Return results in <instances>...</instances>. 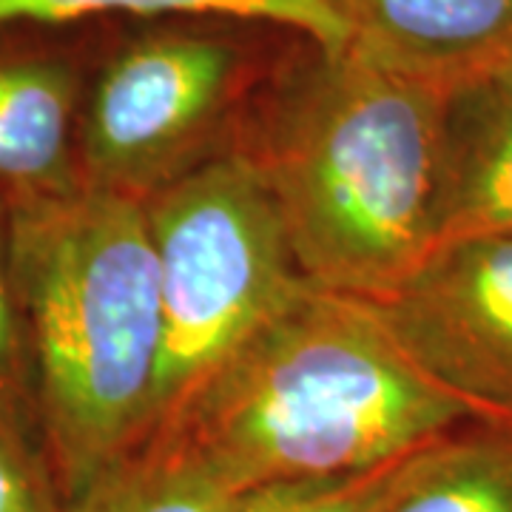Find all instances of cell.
<instances>
[{"instance_id":"5bb4252c","label":"cell","mask_w":512,"mask_h":512,"mask_svg":"<svg viewBox=\"0 0 512 512\" xmlns=\"http://www.w3.org/2000/svg\"><path fill=\"white\" fill-rule=\"evenodd\" d=\"M0 424H6L12 433H18L43 450L32 359H29V348H26V333H23L18 299H15L12 274H9L3 197H0Z\"/></svg>"},{"instance_id":"9c48e42d","label":"cell","mask_w":512,"mask_h":512,"mask_svg":"<svg viewBox=\"0 0 512 512\" xmlns=\"http://www.w3.org/2000/svg\"><path fill=\"white\" fill-rule=\"evenodd\" d=\"M512 237V86L490 77L450 94L433 248Z\"/></svg>"},{"instance_id":"ba28073f","label":"cell","mask_w":512,"mask_h":512,"mask_svg":"<svg viewBox=\"0 0 512 512\" xmlns=\"http://www.w3.org/2000/svg\"><path fill=\"white\" fill-rule=\"evenodd\" d=\"M89 57L0 35V197L77 183L74 143Z\"/></svg>"},{"instance_id":"9a60e30c","label":"cell","mask_w":512,"mask_h":512,"mask_svg":"<svg viewBox=\"0 0 512 512\" xmlns=\"http://www.w3.org/2000/svg\"><path fill=\"white\" fill-rule=\"evenodd\" d=\"M0 512H69L43 450L0 424Z\"/></svg>"},{"instance_id":"3957f363","label":"cell","mask_w":512,"mask_h":512,"mask_svg":"<svg viewBox=\"0 0 512 512\" xmlns=\"http://www.w3.org/2000/svg\"><path fill=\"white\" fill-rule=\"evenodd\" d=\"M478 421L410 362L365 299L305 282L165 436L248 493L370 470Z\"/></svg>"},{"instance_id":"8fae6325","label":"cell","mask_w":512,"mask_h":512,"mask_svg":"<svg viewBox=\"0 0 512 512\" xmlns=\"http://www.w3.org/2000/svg\"><path fill=\"white\" fill-rule=\"evenodd\" d=\"M239 495L188 444L163 436L94 478L69 512H231Z\"/></svg>"},{"instance_id":"52a82bcc","label":"cell","mask_w":512,"mask_h":512,"mask_svg":"<svg viewBox=\"0 0 512 512\" xmlns=\"http://www.w3.org/2000/svg\"><path fill=\"white\" fill-rule=\"evenodd\" d=\"M348 49L456 94L512 63V0H342Z\"/></svg>"},{"instance_id":"7c38bea8","label":"cell","mask_w":512,"mask_h":512,"mask_svg":"<svg viewBox=\"0 0 512 512\" xmlns=\"http://www.w3.org/2000/svg\"><path fill=\"white\" fill-rule=\"evenodd\" d=\"M387 512H512V424L447 436Z\"/></svg>"},{"instance_id":"7a4b0ae2","label":"cell","mask_w":512,"mask_h":512,"mask_svg":"<svg viewBox=\"0 0 512 512\" xmlns=\"http://www.w3.org/2000/svg\"><path fill=\"white\" fill-rule=\"evenodd\" d=\"M3 202L40 441L72 504L151 433L160 293L146 202L80 180Z\"/></svg>"},{"instance_id":"8992f818","label":"cell","mask_w":512,"mask_h":512,"mask_svg":"<svg viewBox=\"0 0 512 512\" xmlns=\"http://www.w3.org/2000/svg\"><path fill=\"white\" fill-rule=\"evenodd\" d=\"M365 302L433 382L487 421L512 424V237L439 245Z\"/></svg>"},{"instance_id":"4fadbf2b","label":"cell","mask_w":512,"mask_h":512,"mask_svg":"<svg viewBox=\"0 0 512 512\" xmlns=\"http://www.w3.org/2000/svg\"><path fill=\"white\" fill-rule=\"evenodd\" d=\"M441 441L370 470L262 484L239 495L231 512H387L424 470Z\"/></svg>"},{"instance_id":"2e32d148","label":"cell","mask_w":512,"mask_h":512,"mask_svg":"<svg viewBox=\"0 0 512 512\" xmlns=\"http://www.w3.org/2000/svg\"><path fill=\"white\" fill-rule=\"evenodd\" d=\"M498 77H504V80H507V83H510V86H512V63H510V66H507V69H504V72L498 74Z\"/></svg>"},{"instance_id":"277c9868","label":"cell","mask_w":512,"mask_h":512,"mask_svg":"<svg viewBox=\"0 0 512 512\" xmlns=\"http://www.w3.org/2000/svg\"><path fill=\"white\" fill-rule=\"evenodd\" d=\"M299 37L228 15H160L123 26L89 69L77 180L146 200L217 157Z\"/></svg>"},{"instance_id":"30bf717a","label":"cell","mask_w":512,"mask_h":512,"mask_svg":"<svg viewBox=\"0 0 512 512\" xmlns=\"http://www.w3.org/2000/svg\"><path fill=\"white\" fill-rule=\"evenodd\" d=\"M160 15H228L265 20L311 43L348 49L342 0H0V35L23 29H63L92 20H137Z\"/></svg>"},{"instance_id":"6da1fadb","label":"cell","mask_w":512,"mask_h":512,"mask_svg":"<svg viewBox=\"0 0 512 512\" xmlns=\"http://www.w3.org/2000/svg\"><path fill=\"white\" fill-rule=\"evenodd\" d=\"M450 94L299 37L234 146L271 194L302 276L376 299L433 251Z\"/></svg>"},{"instance_id":"5b68a950","label":"cell","mask_w":512,"mask_h":512,"mask_svg":"<svg viewBox=\"0 0 512 512\" xmlns=\"http://www.w3.org/2000/svg\"><path fill=\"white\" fill-rule=\"evenodd\" d=\"M143 202L160 293L151 441L308 279L268 188L234 143Z\"/></svg>"}]
</instances>
